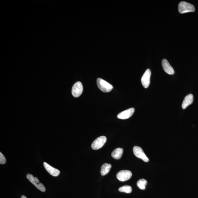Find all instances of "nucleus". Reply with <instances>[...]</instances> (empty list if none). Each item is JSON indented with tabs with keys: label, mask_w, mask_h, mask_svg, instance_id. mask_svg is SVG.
<instances>
[{
	"label": "nucleus",
	"mask_w": 198,
	"mask_h": 198,
	"mask_svg": "<svg viewBox=\"0 0 198 198\" xmlns=\"http://www.w3.org/2000/svg\"><path fill=\"white\" fill-rule=\"evenodd\" d=\"M96 83L99 89L103 92H109L112 90L113 88L111 84L101 78H98L97 79Z\"/></svg>",
	"instance_id": "f257e3e1"
},
{
	"label": "nucleus",
	"mask_w": 198,
	"mask_h": 198,
	"mask_svg": "<svg viewBox=\"0 0 198 198\" xmlns=\"http://www.w3.org/2000/svg\"><path fill=\"white\" fill-rule=\"evenodd\" d=\"M178 10L179 13L181 14H183L190 12H194L195 11V8L190 3L182 1L179 3Z\"/></svg>",
	"instance_id": "f03ea898"
},
{
	"label": "nucleus",
	"mask_w": 198,
	"mask_h": 198,
	"mask_svg": "<svg viewBox=\"0 0 198 198\" xmlns=\"http://www.w3.org/2000/svg\"><path fill=\"white\" fill-rule=\"evenodd\" d=\"M27 178L34 185L37 189L41 191L42 192H45L46 189L43 184L39 182V179L36 177H34L32 174H28L27 175Z\"/></svg>",
	"instance_id": "7ed1b4c3"
},
{
	"label": "nucleus",
	"mask_w": 198,
	"mask_h": 198,
	"mask_svg": "<svg viewBox=\"0 0 198 198\" xmlns=\"http://www.w3.org/2000/svg\"><path fill=\"white\" fill-rule=\"evenodd\" d=\"M107 140L106 137L102 136L96 138L91 145V148L94 150H98L104 146Z\"/></svg>",
	"instance_id": "20e7f679"
},
{
	"label": "nucleus",
	"mask_w": 198,
	"mask_h": 198,
	"mask_svg": "<svg viewBox=\"0 0 198 198\" xmlns=\"http://www.w3.org/2000/svg\"><path fill=\"white\" fill-rule=\"evenodd\" d=\"M133 151L134 154L138 158L141 159L145 162H148L149 161L148 157L146 156L143 149L140 147L138 146H134L133 149Z\"/></svg>",
	"instance_id": "39448f33"
},
{
	"label": "nucleus",
	"mask_w": 198,
	"mask_h": 198,
	"mask_svg": "<svg viewBox=\"0 0 198 198\" xmlns=\"http://www.w3.org/2000/svg\"><path fill=\"white\" fill-rule=\"evenodd\" d=\"M132 172L129 170H123L118 172L116 175L117 178L121 182L129 180L132 177Z\"/></svg>",
	"instance_id": "423d86ee"
},
{
	"label": "nucleus",
	"mask_w": 198,
	"mask_h": 198,
	"mask_svg": "<svg viewBox=\"0 0 198 198\" xmlns=\"http://www.w3.org/2000/svg\"><path fill=\"white\" fill-rule=\"evenodd\" d=\"M83 91V86L80 82L76 83L72 88V93L74 97H78L82 94Z\"/></svg>",
	"instance_id": "0eeeda50"
},
{
	"label": "nucleus",
	"mask_w": 198,
	"mask_h": 198,
	"mask_svg": "<svg viewBox=\"0 0 198 198\" xmlns=\"http://www.w3.org/2000/svg\"><path fill=\"white\" fill-rule=\"evenodd\" d=\"M151 75V72L150 69H147L143 74L141 78L142 85L145 88H148L150 83V78Z\"/></svg>",
	"instance_id": "6e6552de"
},
{
	"label": "nucleus",
	"mask_w": 198,
	"mask_h": 198,
	"mask_svg": "<svg viewBox=\"0 0 198 198\" xmlns=\"http://www.w3.org/2000/svg\"><path fill=\"white\" fill-rule=\"evenodd\" d=\"M135 109L134 108H130L124 111L118 113V118L119 119H126L131 117L134 113Z\"/></svg>",
	"instance_id": "1a4fd4ad"
},
{
	"label": "nucleus",
	"mask_w": 198,
	"mask_h": 198,
	"mask_svg": "<svg viewBox=\"0 0 198 198\" xmlns=\"http://www.w3.org/2000/svg\"><path fill=\"white\" fill-rule=\"evenodd\" d=\"M43 165L44 167L47 171L51 175L54 177H57L60 174V172L58 169H56L54 167H52L51 166L49 165L46 162H43Z\"/></svg>",
	"instance_id": "9d476101"
},
{
	"label": "nucleus",
	"mask_w": 198,
	"mask_h": 198,
	"mask_svg": "<svg viewBox=\"0 0 198 198\" xmlns=\"http://www.w3.org/2000/svg\"><path fill=\"white\" fill-rule=\"evenodd\" d=\"M162 65L164 70L166 73L169 74H174V71L173 68L169 63L168 61L166 59H164L162 61Z\"/></svg>",
	"instance_id": "9b49d317"
},
{
	"label": "nucleus",
	"mask_w": 198,
	"mask_h": 198,
	"mask_svg": "<svg viewBox=\"0 0 198 198\" xmlns=\"http://www.w3.org/2000/svg\"><path fill=\"white\" fill-rule=\"evenodd\" d=\"M193 101V96L192 94H189L185 96L183 102L182 109H185L189 105L192 104Z\"/></svg>",
	"instance_id": "f8f14e48"
},
{
	"label": "nucleus",
	"mask_w": 198,
	"mask_h": 198,
	"mask_svg": "<svg viewBox=\"0 0 198 198\" xmlns=\"http://www.w3.org/2000/svg\"><path fill=\"white\" fill-rule=\"evenodd\" d=\"M123 150L121 148H118L113 150L112 153V156L115 159H120L122 156Z\"/></svg>",
	"instance_id": "ddd939ff"
},
{
	"label": "nucleus",
	"mask_w": 198,
	"mask_h": 198,
	"mask_svg": "<svg viewBox=\"0 0 198 198\" xmlns=\"http://www.w3.org/2000/svg\"><path fill=\"white\" fill-rule=\"evenodd\" d=\"M112 166L110 164L105 163L101 167V175L104 176L109 173L111 168Z\"/></svg>",
	"instance_id": "4468645a"
},
{
	"label": "nucleus",
	"mask_w": 198,
	"mask_h": 198,
	"mask_svg": "<svg viewBox=\"0 0 198 198\" xmlns=\"http://www.w3.org/2000/svg\"><path fill=\"white\" fill-rule=\"evenodd\" d=\"M147 183V181L145 179H140L137 183V185L140 189L145 190Z\"/></svg>",
	"instance_id": "2eb2a0df"
},
{
	"label": "nucleus",
	"mask_w": 198,
	"mask_h": 198,
	"mask_svg": "<svg viewBox=\"0 0 198 198\" xmlns=\"http://www.w3.org/2000/svg\"><path fill=\"white\" fill-rule=\"evenodd\" d=\"M118 190L122 192H125L127 193H130L132 192V189L131 186L124 185L120 187L118 189Z\"/></svg>",
	"instance_id": "dca6fc26"
},
{
	"label": "nucleus",
	"mask_w": 198,
	"mask_h": 198,
	"mask_svg": "<svg viewBox=\"0 0 198 198\" xmlns=\"http://www.w3.org/2000/svg\"><path fill=\"white\" fill-rule=\"evenodd\" d=\"M6 162L5 157L1 152V153H0V163L1 165H4V164L6 163Z\"/></svg>",
	"instance_id": "f3484780"
},
{
	"label": "nucleus",
	"mask_w": 198,
	"mask_h": 198,
	"mask_svg": "<svg viewBox=\"0 0 198 198\" xmlns=\"http://www.w3.org/2000/svg\"><path fill=\"white\" fill-rule=\"evenodd\" d=\"M21 198H27V197L23 195L21 196Z\"/></svg>",
	"instance_id": "a211bd4d"
}]
</instances>
